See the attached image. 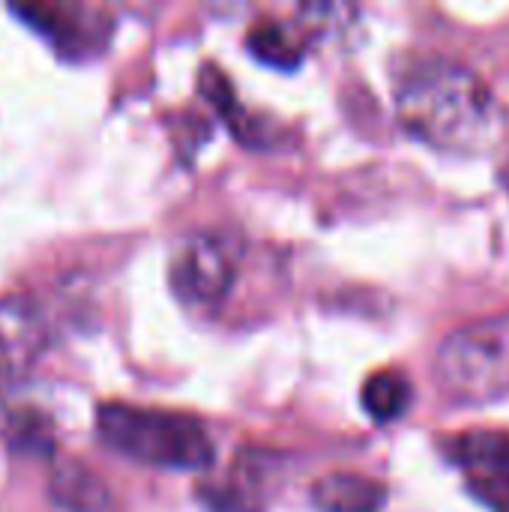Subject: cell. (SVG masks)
Returning <instances> with one entry per match:
<instances>
[{
    "mask_svg": "<svg viewBox=\"0 0 509 512\" xmlns=\"http://www.w3.org/2000/svg\"><path fill=\"white\" fill-rule=\"evenodd\" d=\"M396 111L417 141L462 159L492 153L509 129L495 90L465 63L444 57L426 60L402 78Z\"/></svg>",
    "mask_w": 509,
    "mask_h": 512,
    "instance_id": "cell-1",
    "label": "cell"
},
{
    "mask_svg": "<svg viewBox=\"0 0 509 512\" xmlns=\"http://www.w3.org/2000/svg\"><path fill=\"white\" fill-rule=\"evenodd\" d=\"M96 432L105 447L150 468L201 471L216 456L201 420L180 411L105 402L96 408Z\"/></svg>",
    "mask_w": 509,
    "mask_h": 512,
    "instance_id": "cell-2",
    "label": "cell"
},
{
    "mask_svg": "<svg viewBox=\"0 0 509 512\" xmlns=\"http://www.w3.org/2000/svg\"><path fill=\"white\" fill-rule=\"evenodd\" d=\"M438 387L459 405L509 396V312L486 315L453 330L435 354Z\"/></svg>",
    "mask_w": 509,
    "mask_h": 512,
    "instance_id": "cell-3",
    "label": "cell"
},
{
    "mask_svg": "<svg viewBox=\"0 0 509 512\" xmlns=\"http://www.w3.org/2000/svg\"><path fill=\"white\" fill-rule=\"evenodd\" d=\"M12 12L69 60L93 57L111 36L108 12L87 3H12Z\"/></svg>",
    "mask_w": 509,
    "mask_h": 512,
    "instance_id": "cell-4",
    "label": "cell"
},
{
    "mask_svg": "<svg viewBox=\"0 0 509 512\" xmlns=\"http://www.w3.org/2000/svg\"><path fill=\"white\" fill-rule=\"evenodd\" d=\"M168 276H171V288L186 303L213 306L225 300V294L231 291L237 267L222 240L198 234L177 249Z\"/></svg>",
    "mask_w": 509,
    "mask_h": 512,
    "instance_id": "cell-5",
    "label": "cell"
},
{
    "mask_svg": "<svg viewBox=\"0 0 509 512\" xmlns=\"http://www.w3.org/2000/svg\"><path fill=\"white\" fill-rule=\"evenodd\" d=\"M453 462L486 504L509 512V432L474 429L450 441Z\"/></svg>",
    "mask_w": 509,
    "mask_h": 512,
    "instance_id": "cell-6",
    "label": "cell"
},
{
    "mask_svg": "<svg viewBox=\"0 0 509 512\" xmlns=\"http://www.w3.org/2000/svg\"><path fill=\"white\" fill-rule=\"evenodd\" d=\"M48 345L42 309L27 297H0V381L24 378Z\"/></svg>",
    "mask_w": 509,
    "mask_h": 512,
    "instance_id": "cell-7",
    "label": "cell"
},
{
    "mask_svg": "<svg viewBox=\"0 0 509 512\" xmlns=\"http://www.w3.org/2000/svg\"><path fill=\"white\" fill-rule=\"evenodd\" d=\"M48 498L57 512H117L111 489L78 459H51Z\"/></svg>",
    "mask_w": 509,
    "mask_h": 512,
    "instance_id": "cell-8",
    "label": "cell"
},
{
    "mask_svg": "<svg viewBox=\"0 0 509 512\" xmlns=\"http://www.w3.org/2000/svg\"><path fill=\"white\" fill-rule=\"evenodd\" d=\"M312 504L321 512H381L387 486L363 474H327L312 486Z\"/></svg>",
    "mask_w": 509,
    "mask_h": 512,
    "instance_id": "cell-9",
    "label": "cell"
},
{
    "mask_svg": "<svg viewBox=\"0 0 509 512\" xmlns=\"http://www.w3.org/2000/svg\"><path fill=\"white\" fill-rule=\"evenodd\" d=\"M360 399H363V408H366V414L372 420L390 423V420H399L411 408L414 387H411V381L402 372L381 369V372H375V375L366 378Z\"/></svg>",
    "mask_w": 509,
    "mask_h": 512,
    "instance_id": "cell-10",
    "label": "cell"
},
{
    "mask_svg": "<svg viewBox=\"0 0 509 512\" xmlns=\"http://www.w3.org/2000/svg\"><path fill=\"white\" fill-rule=\"evenodd\" d=\"M201 504L210 512H258V477L249 471V465L237 462V471H231L222 483H210L198 489Z\"/></svg>",
    "mask_w": 509,
    "mask_h": 512,
    "instance_id": "cell-11",
    "label": "cell"
},
{
    "mask_svg": "<svg viewBox=\"0 0 509 512\" xmlns=\"http://www.w3.org/2000/svg\"><path fill=\"white\" fill-rule=\"evenodd\" d=\"M246 45H249V54L255 60H261L264 66L282 69V72H291V69H297L303 63L300 42L279 21H258L246 33Z\"/></svg>",
    "mask_w": 509,
    "mask_h": 512,
    "instance_id": "cell-12",
    "label": "cell"
},
{
    "mask_svg": "<svg viewBox=\"0 0 509 512\" xmlns=\"http://www.w3.org/2000/svg\"><path fill=\"white\" fill-rule=\"evenodd\" d=\"M198 90H201V96L219 111V117L234 129L237 138H252V120H246V111L240 108V102H237V96H234V84H231V78H228L219 66L207 63V66L201 69V75H198Z\"/></svg>",
    "mask_w": 509,
    "mask_h": 512,
    "instance_id": "cell-13",
    "label": "cell"
},
{
    "mask_svg": "<svg viewBox=\"0 0 509 512\" xmlns=\"http://www.w3.org/2000/svg\"><path fill=\"white\" fill-rule=\"evenodd\" d=\"M6 438L27 456L54 459V426L39 411H18L6 426Z\"/></svg>",
    "mask_w": 509,
    "mask_h": 512,
    "instance_id": "cell-14",
    "label": "cell"
},
{
    "mask_svg": "<svg viewBox=\"0 0 509 512\" xmlns=\"http://www.w3.org/2000/svg\"><path fill=\"white\" fill-rule=\"evenodd\" d=\"M357 9L354 6H336V3H309V6H300V18L306 24V30L312 33H336V30H345Z\"/></svg>",
    "mask_w": 509,
    "mask_h": 512,
    "instance_id": "cell-15",
    "label": "cell"
},
{
    "mask_svg": "<svg viewBox=\"0 0 509 512\" xmlns=\"http://www.w3.org/2000/svg\"><path fill=\"white\" fill-rule=\"evenodd\" d=\"M501 180H504V186H507L509 192V150L507 156H504V165H501Z\"/></svg>",
    "mask_w": 509,
    "mask_h": 512,
    "instance_id": "cell-16",
    "label": "cell"
}]
</instances>
